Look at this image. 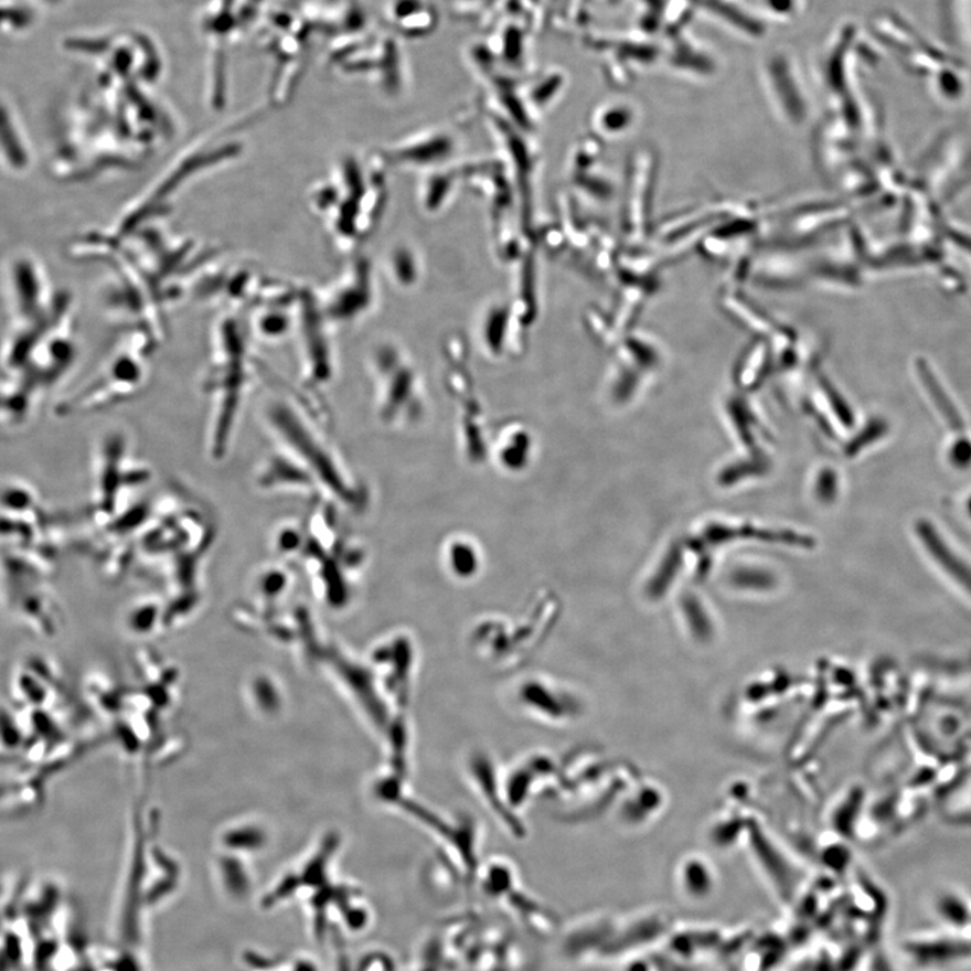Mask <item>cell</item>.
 Masks as SVG:
<instances>
[{
  "instance_id": "cell-1",
  "label": "cell",
  "mask_w": 971,
  "mask_h": 971,
  "mask_svg": "<svg viewBox=\"0 0 971 971\" xmlns=\"http://www.w3.org/2000/svg\"><path fill=\"white\" fill-rule=\"evenodd\" d=\"M306 401L277 396L267 401L264 424L273 447L259 461L255 486L267 494H291L331 503L344 500L339 461Z\"/></svg>"
},
{
  "instance_id": "cell-2",
  "label": "cell",
  "mask_w": 971,
  "mask_h": 971,
  "mask_svg": "<svg viewBox=\"0 0 971 971\" xmlns=\"http://www.w3.org/2000/svg\"><path fill=\"white\" fill-rule=\"evenodd\" d=\"M255 382V370L239 339L224 338L203 380L206 399L205 451L223 461L234 446L243 409Z\"/></svg>"
},
{
  "instance_id": "cell-3",
  "label": "cell",
  "mask_w": 971,
  "mask_h": 971,
  "mask_svg": "<svg viewBox=\"0 0 971 971\" xmlns=\"http://www.w3.org/2000/svg\"><path fill=\"white\" fill-rule=\"evenodd\" d=\"M918 534L928 554L954 579L959 586L971 594V567L961 557H958L943 542L930 522L920 521Z\"/></svg>"
},
{
  "instance_id": "cell-4",
  "label": "cell",
  "mask_w": 971,
  "mask_h": 971,
  "mask_svg": "<svg viewBox=\"0 0 971 971\" xmlns=\"http://www.w3.org/2000/svg\"><path fill=\"white\" fill-rule=\"evenodd\" d=\"M306 542V522L289 520L279 524L271 534V549L279 562H296Z\"/></svg>"
},
{
  "instance_id": "cell-5",
  "label": "cell",
  "mask_w": 971,
  "mask_h": 971,
  "mask_svg": "<svg viewBox=\"0 0 971 971\" xmlns=\"http://www.w3.org/2000/svg\"><path fill=\"white\" fill-rule=\"evenodd\" d=\"M920 375L922 385H925L926 391L930 394L932 398V403L937 406L940 415L943 416L947 424L950 425L952 429L958 434L964 433V422L961 415H959L956 405L952 404V401L947 397L943 387L938 384V381L935 380V376L930 373V370L926 367H920Z\"/></svg>"
},
{
  "instance_id": "cell-6",
  "label": "cell",
  "mask_w": 971,
  "mask_h": 971,
  "mask_svg": "<svg viewBox=\"0 0 971 971\" xmlns=\"http://www.w3.org/2000/svg\"><path fill=\"white\" fill-rule=\"evenodd\" d=\"M10 21V23L15 24L18 28H23L24 24H28L32 21V14L28 10L21 9H0V23L3 21Z\"/></svg>"
},
{
  "instance_id": "cell-7",
  "label": "cell",
  "mask_w": 971,
  "mask_h": 971,
  "mask_svg": "<svg viewBox=\"0 0 971 971\" xmlns=\"http://www.w3.org/2000/svg\"><path fill=\"white\" fill-rule=\"evenodd\" d=\"M951 460L958 467L968 466L971 461V442L967 439L958 441L951 449Z\"/></svg>"
},
{
  "instance_id": "cell-8",
  "label": "cell",
  "mask_w": 971,
  "mask_h": 971,
  "mask_svg": "<svg viewBox=\"0 0 971 971\" xmlns=\"http://www.w3.org/2000/svg\"><path fill=\"white\" fill-rule=\"evenodd\" d=\"M47 2L54 3L57 2V0H47Z\"/></svg>"
},
{
  "instance_id": "cell-9",
  "label": "cell",
  "mask_w": 971,
  "mask_h": 971,
  "mask_svg": "<svg viewBox=\"0 0 971 971\" xmlns=\"http://www.w3.org/2000/svg\"><path fill=\"white\" fill-rule=\"evenodd\" d=\"M969 509H970V513H971V500H970V502H969Z\"/></svg>"
}]
</instances>
